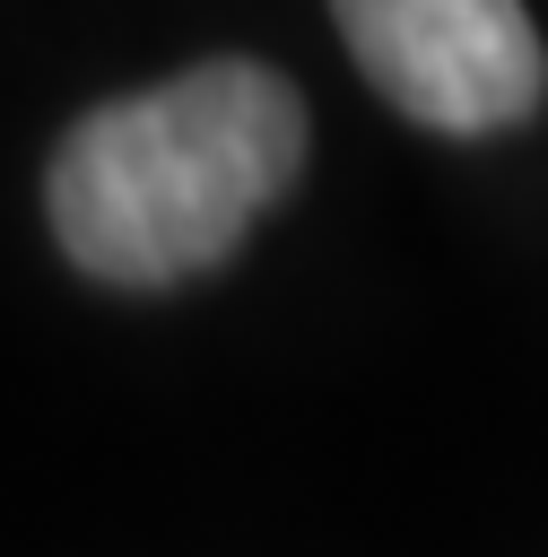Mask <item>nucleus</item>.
<instances>
[{
	"instance_id": "obj_1",
	"label": "nucleus",
	"mask_w": 548,
	"mask_h": 557,
	"mask_svg": "<svg viewBox=\"0 0 548 557\" xmlns=\"http://www.w3.org/2000/svg\"><path fill=\"white\" fill-rule=\"evenodd\" d=\"M304 174V96L252 52L191 61L78 113L43 165V218L96 287H183L217 270Z\"/></svg>"
},
{
	"instance_id": "obj_2",
	"label": "nucleus",
	"mask_w": 548,
	"mask_h": 557,
	"mask_svg": "<svg viewBox=\"0 0 548 557\" xmlns=\"http://www.w3.org/2000/svg\"><path fill=\"white\" fill-rule=\"evenodd\" d=\"M331 26L418 131L496 139L548 104V44L513 0H339Z\"/></svg>"
}]
</instances>
